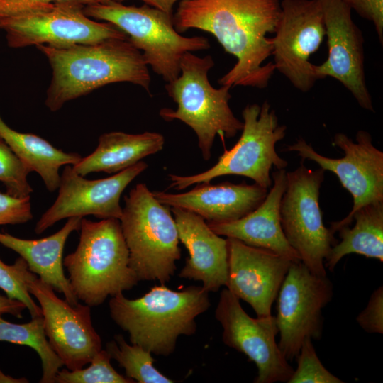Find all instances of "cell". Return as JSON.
<instances>
[{
    "label": "cell",
    "instance_id": "1",
    "mask_svg": "<svg viewBox=\"0 0 383 383\" xmlns=\"http://www.w3.org/2000/svg\"><path fill=\"white\" fill-rule=\"evenodd\" d=\"M280 12L279 0H180L172 21L179 33L192 28L211 33L237 59L219 84L264 89L275 71L272 62H264L272 55L268 35Z\"/></svg>",
    "mask_w": 383,
    "mask_h": 383
},
{
    "label": "cell",
    "instance_id": "2",
    "mask_svg": "<svg viewBox=\"0 0 383 383\" xmlns=\"http://www.w3.org/2000/svg\"><path fill=\"white\" fill-rule=\"evenodd\" d=\"M36 47L46 56L52 70L45 99L51 111L112 83L131 82L150 92L148 66L128 38L66 48Z\"/></svg>",
    "mask_w": 383,
    "mask_h": 383
},
{
    "label": "cell",
    "instance_id": "3",
    "mask_svg": "<svg viewBox=\"0 0 383 383\" xmlns=\"http://www.w3.org/2000/svg\"><path fill=\"white\" fill-rule=\"evenodd\" d=\"M209 293L202 286L174 291L161 284L138 299L123 293L111 296L110 315L128 333L131 344L167 357L174 353L179 336L196 333L195 318L211 306Z\"/></svg>",
    "mask_w": 383,
    "mask_h": 383
},
{
    "label": "cell",
    "instance_id": "4",
    "mask_svg": "<svg viewBox=\"0 0 383 383\" xmlns=\"http://www.w3.org/2000/svg\"><path fill=\"white\" fill-rule=\"evenodd\" d=\"M76 250L63 260L79 300L89 306L131 290L139 280L129 266V251L118 218H82Z\"/></svg>",
    "mask_w": 383,
    "mask_h": 383
},
{
    "label": "cell",
    "instance_id": "5",
    "mask_svg": "<svg viewBox=\"0 0 383 383\" xmlns=\"http://www.w3.org/2000/svg\"><path fill=\"white\" fill-rule=\"evenodd\" d=\"M214 66L210 55L203 57L192 52L184 54L179 75L165 84L168 96L177 104L173 110L163 108L160 116L167 121L179 120L196 133L203 158L209 160L216 135L224 138L234 137L242 131L243 121L231 109L229 86L213 87L208 78Z\"/></svg>",
    "mask_w": 383,
    "mask_h": 383
},
{
    "label": "cell",
    "instance_id": "6",
    "mask_svg": "<svg viewBox=\"0 0 383 383\" xmlns=\"http://www.w3.org/2000/svg\"><path fill=\"white\" fill-rule=\"evenodd\" d=\"M119 219L129 251V266L139 281L169 282L181 258L179 234L169 206L161 204L145 184L124 197Z\"/></svg>",
    "mask_w": 383,
    "mask_h": 383
},
{
    "label": "cell",
    "instance_id": "7",
    "mask_svg": "<svg viewBox=\"0 0 383 383\" xmlns=\"http://www.w3.org/2000/svg\"><path fill=\"white\" fill-rule=\"evenodd\" d=\"M84 12L125 33L129 41L142 51L148 66L167 83L179 75L184 53L210 48L209 40L203 36L181 35L174 27L172 16L147 4L126 6L111 1L84 5Z\"/></svg>",
    "mask_w": 383,
    "mask_h": 383
},
{
    "label": "cell",
    "instance_id": "8",
    "mask_svg": "<svg viewBox=\"0 0 383 383\" xmlns=\"http://www.w3.org/2000/svg\"><path fill=\"white\" fill-rule=\"evenodd\" d=\"M243 127L238 142L226 150L209 170L193 175H168V188L182 190L195 184L208 183L224 175L250 178L255 184L268 189L272 184L270 170L285 169L288 162L275 150L277 143L286 135L287 126L279 125L278 117L267 101L260 106L248 104L242 111Z\"/></svg>",
    "mask_w": 383,
    "mask_h": 383
},
{
    "label": "cell",
    "instance_id": "9",
    "mask_svg": "<svg viewBox=\"0 0 383 383\" xmlns=\"http://www.w3.org/2000/svg\"><path fill=\"white\" fill-rule=\"evenodd\" d=\"M325 171L303 164L287 172L286 189L280 204L281 225L301 262L313 274L326 276L325 262L337 240L325 226L319 194Z\"/></svg>",
    "mask_w": 383,
    "mask_h": 383
},
{
    "label": "cell",
    "instance_id": "10",
    "mask_svg": "<svg viewBox=\"0 0 383 383\" xmlns=\"http://www.w3.org/2000/svg\"><path fill=\"white\" fill-rule=\"evenodd\" d=\"M84 4L67 0L43 8L0 18L10 48L46 45L66 48L93 44L113 38H127L125 33L108 22L92 20L84 12Z\"/></svg>",
    "mask_w": 383,
    "mask_h": 383
},
{
    "label": "cell",
    "instance_id": "11",
    "mask_svg": "<svg viewBox=\"0 0 383 383\" xmlns=\"http://www.w3.org/2000/svg\"><path fill=\"white\" fill-rule=\"evenodd\" d=\"M333 294L327 276L313 274L301 261L292 263L276 298L275 316L278 345L288 361L296 358L306 338L321 339L322 310Z\"/></svg>",
    "mask_w": 383,
    "mask_h": 383
},
{
    "label": "cell",
    "instance_id": "12",
    "mask_svg": "<svg viewBox=\"0 0 383 383\" xmlns=\"http://www.w3.org/2000/svg\"><path fill=\"white\" fill-rule=\"evenodd\" d=\"M333 144L344 152L340 158H331L318 153L302 138L287 146L302 160L314 161L324 171L333 172L353 199L351 211L343 219L331 223L333 233L351 223V216L362 206L374 201H383V152L372 144L367 131L360 130L355 142L343 133L333 137Z\"/></svg>",
    "mask_w": 383,
    "mask_h": 383
},
{
    "label": "cell",
    "instance_id": "13",
    "mask_svg": "<svg viewBox=\"0 0 383 383\" xmlns=\"http://www.w3.org/2000/svg\"><path fill=\"white\" fill-rule=\"evenodd\" d=\"M280 6L270 38L273 64L295 88L307 92L318 80L309 60L326 37L323 11L318 0H282Z\"/></svg>",
    "mask_w": 383,
    "mask_h": 383
},
{
    "label": "cell",
    "instance_id": "14",
    "mask_svg": "<svg viewBox=\"0 0 383 383\" xmlns=\"http://www.w3.org/2000/svg\"><path fill=\"white\" fill-rule=\"evenodd\" d=\"M215 318L223 328V342L245 355L257 368L255 383L287 382L294 369L282 353L275 337V316H250L240 299L228 289L221 292Z\"/></svg>",
    "mask_w": 383,
    "mask_h": 383
},
{
    "label": "cell",
    "instance_id": "15",
    "mask_svg": "<svg viewBox=\"0 0 383 383\" xmlns=\"http://www.w3.org/2000/svg\"><path fill=\"white\" fill-rule=\"evenodd\" d=\"M147 167L145 162L140 161L111 177L87 179L76 173L72 165H65L57 199L36 223L35 233L40 234L57 221L71 217L91 215L100 219H120L123 192Z\"/></svg>",
    "mask_w": 383,
    "mask_h": 383
},
{
    "label": "cell",
    "instance_id": "16",
    "mask_svg": "<svg viewBox=\"0 0 383 383\" xmlns=\"http://www.w3.org/2000/svg\"><path fill=\"white\" fill-rule=\"evenodd\" d=\"M41 309L48 340L67 369L74 370L89 363L101 350V340L94 328L90 306L72 305L37 277L27 284Z\"/></svg>",
    "mask_w": 383,
    "mask_h": 383
},
{
    "label": "cell",
    "instance_id": "17",
    "mask_svg": "<svg viewBox=\"0 0 383 383\" xmlns=\"http://www.w3.org/2000/svg\"><path fill=\"white\" fill-rule=\"evenodd\" d=\"M318 1L323 13L328 57L321 65H314L317 79L334 78L362 108L374 111L365 80L364 38L352 18L351 9L341 0Z\"/></svg>",
    "mask_w": 383,
    "mask_h": 383
},
{
    "label": "cell",
    "instance_id": "18",
    "mask_svg": "<svg viewBox=\"0 0 383 383\" xmlns=\"http://www.w3.org/2000/svg\"><path fill=\"white\" fill-rule=\"evenodd\" d=\"M228 241L226 289L249 304L257 317L271 316V309L293 261L271 250Z\"/></svg>",
    "mask_w": 383,
    "mask_h": 383
},
{
    "label": "cell",
    "instance_id": "19",
    "mask_svg": "<svg viewBox=\"0 0 383 383\" xmlns=\"http://www.w3.org/2000/svg\"><path fill=\"white\" fill-rule=\"evenodd\" d=\"M177 225L179 241L189 252L180 278L199 281L209 292L226 286L228 276L227 238L214 233L196 213L170 207Z\"/></svg>",
    "mask_w": 383,
    "mask_h": 383
},
{
    "label": "cell",
    "instance_id": "20",
    "mask_svg": "<svg viewBox=\"0 0 383 383\" xmlns=\"http://www.w3.org/2000/svg\"><path fill=\"white\" fill-rule=\"evenodd\" d=\"M268 190L256 184L224 182L218 184L199 183L192 190L172 194L152 192L161 204L192 211L207 223L238 220L254 209L265 199Z\"/></svg>",
    "mask_w": 383,
    "mask_h": 383
},
{
    "label": "cell",
    "instance_id": "21",
    "mask_svg": "<svg viewBox=\"0 0 383 383\" xmlns=\"http://www.w3.org/2000/svg\"><path fill=\"white\" fill-rule=\"evenodd\" d=\"M272 184L263 201L245 216L233 221L207 223L216 234L271 250L293 262L301 261L284 234L280 204L286 189L287 171L277 170L272 174Z\"/></svg>",
    "mask_w": 383,
    "mask_h": 383
},
{
    "label": "cell",
    "instance_id": "22",
    "mask_svg": "<svg viewBox=\"0 0 383 383\" xmlns=\"http://www.w3.org/2000/svg\"><path fill=\"white\" fill-rule=\"evenodd\" d=\"M82 218H69L60 230L40 239H23L0 232V244L17 252L26 262L30 272L38 274L54 291L62 293L72 305L77 304L79 299L65 275L62 254L69 235L79 231Z\"/></svg>",
    "mask_w": 383,
    "mask_h": 383
},
{
    "label": "cell",
    "instance_id": "23",
    "mask_svg": "<svg viewBox=\"0 0 383 383\" xmlns=\"http://www.w3.org/2000/svg\"><path fill=\"white\" fill-rule=\"evenodd\" d=\"M164 144V136L156 132L104 133L94 151L72 167L82 177L96 172L117 173L160 152Z\"/></svg>",
    "mask_w": 383,
    "mask_h": 383
},
{
    "label": "cell",
    "instance_id": "24",
    "mask_svg": "<svg viewBox=\"0 0 383 383\" xmlns=\"http://www.w3.org/2000/svg\"><path fill=\"white\" fill-rule=\"evenodd\" d=\"M0 138L30 172H36L40 176L50 192H55L59 187L60 168L63 165H74L82 159L79 154L60 150L40 136L12 129L1 116Z\"/></svg>",
    "mask_w": 383,
    "mask_h": 383
},
{
    "label": "cell",
    "instance_id": "25",
    "mask_svg": "<svg viewBox=\"0 0 383 383\" xmlns=\"http://www.w3.org/2000/svg\"><path fill=\"white\" fill-rule=\"evenodd\" d=\"M353 228L343 226L338 231L341 241L335 244L325 262L333 271L345 255L355 253L383 262V201H374L357 210L352 216Z\"/></svg>",
    "mask_w": 383,
    "mask_h": 383
},
{
    "label": "cell",
    "instance_id": "26",
    "mask_svg": "<svg viewBox=\"0 0 383 383\" xmlns=\"http://www.w3.org/2000/svg\"><path fill=\"white\" fill-rule=\"evenodd\" d=\"M0 341L26 345L39 355L42 365L41 383H54L63 363L51 348L46 337L43 317L32 318L26 323H13L0 315Z\"/></svg>",
    "mask_w": 383,
    "mask_h": 383
},
{
    "label": "cell",
    "instance_id": "27",
    "mask_svg": "<svg viewBox=\"0 0 383 383\" xmlns=\"http://www.w3.org/2000/svg\"><path fill=\"white\" fill-rule=\"evenodd\" d=\"M106 350L111 357L125 370L126 376L135 382H174L154 367L155 360L150 351L136 344L129 345L121 334L116 335L114 340L107 343Z\"/></svg>",
    "mask_w": 383,
    "mask_h": 383
},
{
    "label": "cell",
    "instance_id": "28",
    "mask_svg": "<svg viewBox=\"0 0 383 383\" xmlns=\"http://www.w3.org/2000/svg\"><path fill=\"white\" fill-rule=\"evenodd\" d=\"M35 277L36 275L29 270L21 257L13 265H6L0 259V289L8 297L23 303L32 318L42 316L40 307L32 299L27 287Z\"/></svg>",
    "mask_w": 383,
    "mask_h": 383
},
{
    "label": "cell",
    "instance_id": "29",
    "mask_svg": "<svg viewBox=\"0 0 383 383\" xmlns=\"http://www.w3.org/2000/svg\"><path fill=\"white\" fill-rule=\"evenodd\" d=\"M111 357L106 350H101L83 369L57 372L55 382L58 383H133L134 380L117 372L111 364Z\"/></svg>",
    "mask_w": 383,
    "mask_h": 383
},
{
    "label": "cell",
    "instance_id": "30",
    "mask_svg": "<svg viewBox=\"0 0 383 383\" xmlns=\"http://www.w3.org/2000/svg\"><path fill=\"white\" fill-rule=\"evenodd\" d=\"M30 170L0 138V182L6 192L17 197L30 196L33 189L28 182Z\"/></svg>",
    "mask_w": 383,
    "mask_h": 383
},
{
    "label": "cell",
    "instance_id": "31",
    "mask_svg": "<svg viewBox=\"0 0 383 383\" xmlns=\"http://www.w3.org/2000/svg\"><path fill=\"white\" fill-rule=\"evenodd\" d=\"M312 339L306 338L296 357L297 367L288 383H342L322 364L313 347Z\"/></svg>",
    "mask_w": 383,
    "mask_h": 383
},
{
    "label": "cell",
    "instance_id": "32",
    "mask_svg": "<svg viewBox=\"0 0 383 383\" xmlns=\"http://www.w3.org/2000/svg\"><path fill=\"white\" fill-rule=\"evenodd\" d=\"M30 197H17L0 192V226L21 224L31 220Z\"/></svg>",
    "mask_w": 383,
    "mask_h": 383
},
{
    "label": "cell",
    "instance_id": "33",
    "mask_svg": "<svg viewBox=\"0 0 383 383\" xmlns=\"http://www.w3.org/2000/svg\"><path fill=\"white\" fill-rule=\"evenodd\" d=\"M359 326L370 333H383V287H379L371 294L366 307L357 315Z\"/></svg>",
    "mask_w": 383,
    "mask_h": 383
},
{
    "label": "cell",
    "instance_id": "34",
    "mask_svg": "<svg viewBox=\"0 0 383 383\" xmlns=\"http://www.w3.org/2000/svg\"><path fill=\"white\" fill-rule=\"evenodd\" d=\"M360 16L372 22L381 45L383 43V0H341Z\"/></svg>",
    "mask_w": 383,
    "mask_h": 383
},
{
    "label": "cell",
    "instance_id": "35",
    "mask_svg": "<svg viewBox=\"0 0 383 383\" xmlns=\"http://www.w3.org/2000/svg\"><path fill=\"white\" fill-rule=\"evenodd\" d=\"M67 0H0V18L43 8L52 3ZM84 5L116 0H74Z\"/></svg>",
    "mask_w": 383,
    "mask_h": 383
},
{
    "label": "cell",
    "instance_id": "36",
    "mask_svg": "<svg viewBox=\"0 0 383 383\" xmlns=\"http://www.w3.org/2000/svg\"><path fill=\"white\" fill-rule=\"evenodd\" d=\"M26 309V305L21 301L0 294V315L11 314L21 318L22 312Z\"/></svg>",
    "mask_w": 383,
    "mask_h": 383
},
{
    "label": "cell",
    "instance_id": "37",
    "mask_svg": "<svg viewBox=\"0 0 383 383\" xmlns=\"http://www.w3.org/2000/svg\"><path fill=\"white\" fill-rule=\"evenodd\" d=\"M125 0H116V2H122ZM148 6L156 8L170 16H172L173 7L176 2L180 0H140Z\"/></svg>",
    "mask_w": 383,
    "mask_h": 383
},
{
    "label": "cell",
    "instance_id": "38",
    "mask_svg": "<svg viewBox=\"0 0 383 383\" xmlns=\"http://www.w3.org/2000/svg\"><path fill=\"white\" fill-rule=\"evenodd\" d=\"M25 383L28 382L26 378H13L9 375H6L0 370V383Z\"/></svg>",
    "mask_w": 383,
    "mask_h": 383
}]
</instances>
